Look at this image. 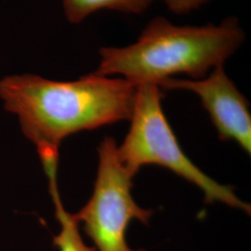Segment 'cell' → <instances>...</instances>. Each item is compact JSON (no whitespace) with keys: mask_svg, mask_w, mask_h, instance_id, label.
<instances>
[{"mask_svg":"<svg viewBox=\"0 0 251 251\" xmlns=\"http://www.w3.org/2000/svg\"><path fill=\"white\" fill-rule=\"evenodd\" d=\"M137 86L96 72L77 80L55 81L33 74L0 79V100L18 118L23 133L36 146L42 164L59 160L63 140L129 120Z\"/></svg>","mask_w":251,"mask_h":251,"instance_id":"cell-1","label":"cell"},{"mask_svg":"<svg viewBox=\"0 0 251 251\" xmlns=\"http://www.w3.org/2000/svg\"><path fill=\"white\" fill-rule=\"evenodd\" d=\"M245 32L236 17L219 25H176L155 17L145 26L134 43L104 47L99 50L101 75H121L133 83L159 85L178 74L201 79L225 62L242 46Z\"/></svg>","mask_w":251,"mask_h":251,"instance_id":"cell-2","label":"cell"},{"mask_svg":"<svg viewBox=\"0 0 251 251\" xmlns=\"http://www.w3.org/2000/svg\"><path fill=\"white\" fill-rule=\"evenodd\" d=\"M158 85L137 86L130 127L118 155L133 178L141 168L155 165L166 168L202 191L206 203L220 202L251 214V205L236 197L230 186L208 177L182 151L162 108Z\"/></svg>","mask_w":251,"mask_h":251,"instance_id":"cell-3","label":"cell"},{"mask_svg":"<svg viewBox=\"0 0 251 251\" xmlns=\"http://www.w3.org/2000/svg\"><path fill=\"white\" fill-rule=\"evenodd\" d=\"M99 164L92 196L75 214L98 251H144L133 250L126 233L131 221L148 225L152 211L143 208L131 195L132 177L118 155L112 137H105L98 148Z\"/></svg>","mask_w":251,"mask_h":251,"instance_id":"cell-4","label":"cell"},{"mask_svg":"<svg viewBox=\"0 0 251 251\" xmlns=\"http://www.w3.org/2000/svg\"><path fill=\"white\" fill-rule=\"evenodd\" d=\"M161 90H182L197 94L211 118L219 138L233 141L247 153L251 152L250 102L225 72V65L212 69L201 79L168 78Z\"/></svg>","mask_w":251,"mask_h":251,"instance_id":"cell-5","label":"cell"},{"mask_svg":"<svg viewBox=\"0 0 251 251\" xmlns=\"http://www.w3.org/2000/svg\"><path fill=\"white\" fill-rule=\"evenodd\" d=\"M49 179L50 193L52 198L55 215L60 225V232L53 237V245L59 251H96L82 239L79 224L75 216L64 208L57 185V171H50L46 173Z\"/></svg>","mask_w":251,"mask_h":251,"instance_id":"cell-6","label":"cell"},{"mask_svg":"<svg viewBox=\"0 0 251 251\" xmlns=\"http://www.w3.org/2000/svg\"><path fill=\"white\" fill-rule=\"evenodd\" d=\"M155 0H63L64 15L70 24L77 25L101 9L141 14Z\"/></svg>","mask_w":251,"mask_h":251,"instance_id":"cell-7","label":"cell"},{"mask_svg":"<svg viewBox=\"0 0 251 251\" xmlns=\"http://www.w3.org/2000/svg\"><path fill=\"white\" fill-rule=\"evenodd\" d=\"M171 12L182 15L201 8L209 0H160Z\"/></svg>","mask_w":251,"mask_h":251,"instance_id":"cell-8","label":"cell"}]
</instances>
